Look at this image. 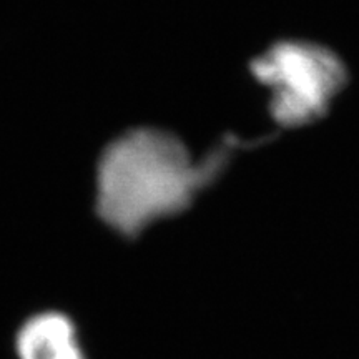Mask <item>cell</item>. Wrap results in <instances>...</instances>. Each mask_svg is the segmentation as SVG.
I'll return each instance as SVG.
<instances>
[{
    "label": "cell",
    "instance_id": "obj_1",
    "mask_svg": "<svg viewBox=\"0 0 359 359\" xmlns=\"http://www.w3.org/2000/svg\"><path fill=\"white\" fill-rule=\"evenodd\" d=\"M219 168V156L195 161L170 130L137 125L110 138L98 154L95 213L116 235L133 240L190 208Z\"/></svg>",
    "mask_w": 359,
    "mask_h": 359
},
{
    "label": "cell",
    "instance_id": "obj_2",
    "mask_svg": "<svg viewBox=\"0 0 359 359\" xmlns=\"http://www.w3.org/2000/svg\"><path fill=\"white\" fill-rule=\"evenodd\" d=\"M259 79L273 92V110L280 122L294 123L320 114L341 80L333 55L311 45H283L258 65Z\"/></svg>",
    "mask_w": 359,
    "mask_h": 359
},
{
    "label": "cell",
    "instance_id": "obj_3",
    "mask_svg": "<svg viewBox=\"0 0 359 359\" xmlns=\"http://www.w3.org/2000/svg\"><path fill=\"white\" fill-rule=\"evenodd\" d=\"M15 349L19 359H87L74 321L57 311L29 318L17 333Z\"/></svg>",
    "mask_w": 359,
    "mask_h": 359
}]
</instances>
